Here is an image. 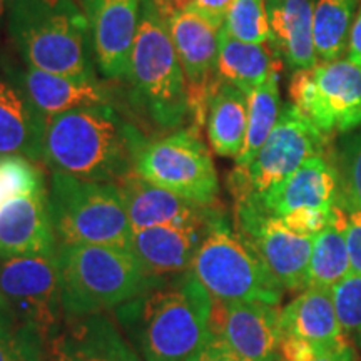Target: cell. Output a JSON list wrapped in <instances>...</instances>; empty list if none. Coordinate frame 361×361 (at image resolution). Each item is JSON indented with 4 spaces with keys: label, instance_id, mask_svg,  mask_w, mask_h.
Segmentation results:
<instances>
[{
    "label": "cell",
    "instance_id": "cell-1",
    "mask_svg": "<svg viewBox=\"0 0 361 361\" xmlns=\"http://www.w3.org/2000/svg\"><path fill=\"white\" fill-rule=\"evenodd\" d=\"M146 142L114 107L97 104L49 117L42 162L52 173L117 184L135 171Z\"/></svg>",
    "mask_w": 361,
    "mask_h": 361
},
{
    "label": "cell",
    "instance_id": "cell-2",
    "mask_svg": "<svg viewBox=\"0 0 361 361\" xmlns=\"http://www.w3.org/2000/svg\"><path fill=\"white\" fill-rule=\"evenodd\" d=\"M214 300L191 271L117 308L144 361H186L207 343Z\"/></svg>",
    "mask_w": 361,
    "mask_h": 361
},
{
    "label": "cell",
    "instance_id": "cell-3",
    "mask_svg": "<svg viewBox=\"0 0 361 361\" xmlns=\"http://www.w3.org/2000/svg\"><path fill=\"white\" fill-rule=\"evenodd\" d=\"M8 30L34 69L97 78L89 24L78 0H12Z\"/></svg>",
    "mask_w": 361,
    "mask_h": 361
},
{
    "label": "cell",
    "instance_id": "cell-4",
    "mask_svg": "<svg viewBox=\"0 0 361 361\" xmlns=\"http://www.w3.org/2000/svg\"><path fill=\"white\" fill-rule=\"evenodd\" d=\"M57 256L66 318L116 310L162 281L126 246L57 245Z\"/></svg>",
    "mask_w": 361,
    "mask_h": 361
},
{
    "label": "cell",
    "instance_id": "cell-5",
    "mask_svg": "<svg viewBox=\"0 0 361 361\" xmlns=\"http://www.w3.org/2000/svg\"><path fill=\"white\" fill-rule=\"evenodd\" d=\"M128 78L135 102L156 126L176 129L186 121L191 112L186 74L156 0H142Z\"/></svg>",
    "mask_w": 361,
    "mask_h": 361
},
{
    "label": "cell",
    "instance_id": "cell-6",
    "mask_svg": "<svg viewBox=\"0 0 361 361\" xmlns=\"http://www.w3.org/2000/svg\"><path fill=\"white\" fill-rule=\"evenodd\" d=\"M189 271L213 300L224 303L261 301L276 306L284 291L255 246L233 228L221 209L207 226Z\"/></svg>",
    "mask_w": 361,
    "mask_h": 361
},
{
    "label": "cell",
    "instance_id": "cell-7",
    "mask_svg": "<svg viewBox=\"0 0 361 361\" xmlns=\"http://www.w3.org/2000/svg\"><path fill=\"white\" fill-rule=\"evenodd\" d=\"M47 206L57 245L129 247L134 229L117 184L52 173Z\"/></svg>",
    "mask_w": 361,
    "mask_h": 361
},
{
    "label": "cell",
    "instance_id": "cell-8",
    "mask_svg": "<svg viewBox=\"0 0 361 361\" xmlns=\"http://www.w3.org/2000/svg\"><path fill=\"white\" fill-rule=\"evenodd\" d=\"M326 135L295 104H284L278 123L258 154L245 168H236L229 178L234 201L258 197L295 173L303 162L323 154Z\"/></svg>",
    "mask_w": 361,
    "mask_h": 361
},
{
    "label": "cell",
    "instance_id": "cell-9",
    "mask_svg": "<svg viewBox=\"0 0 361 361\" xmlns=\"http://www.w3.org/2000/svg\"><path fill=\"white\" fill-rule=\"evenodd\" d=\"M135 173L176 196L211 206L218 200L219 179L207 147L189 130L146 142L135 161Z\"/></svg>",
    "mask_w": 361,
    "mask_h": 361
},
{
    "label": "cell",
    "instance_id": "cell-10",
    "mask_svg": "<svg viewBox=\"0 0 361 361\" xmlns=\"http://www.w3.org/2000/svg\"><path fill=\"white\" fill-rule=\"evenodd\" d=\"M290 97L324 135L351 133L361 126V66L338 59L296 71Z\"/></svg>",
    "mask_w": 361,
    "mask_h": 361
},
{
    "label": "cell",
    "instance_id": "cell-11",
    "mask_svg": "<svg viewBox=\"0 0 361 361\" xmlns=\"http://www.w3.org/2000/svg\"><path fill=\"white\" fill-rule=\"evenodd\" d=\"M0 301L51 345L66 322L57 252L0 261Z\"/></svg>",
    "mask_w": 361,
    "mask_h": 361
},
{
    "label": "cell",
    "instance_id": "cell-12",
    "mask_svg": "<svg viewBox=\"0 0 361 361\" xmlns=\"http://www.w3.org/2000/svg\"><path fill=\"white\" fill-rule=\"evenodd\" d=\"M236 221L238 231L255 246L284 290H306L313 238L293 233L281 218L251 201L236 202Z\"/></svg>",
    "mask_w": 361,
    "mask_h": 361
},
{
    "label": "cell",
    "instance_id": "cell-13",
    "mask_svg": "<svg viewBox=\"0 0 361 361\" xmlns=\"http://www.w3.org/2000/svg\"><path fill=\"white\" fill-rule=\"evenodd\" d=\"M168 29L178 52L179 62L186 74L191 111H196L197 121H202L211 90L218 78L219 30L209 20L192 8H178L164 13Z\"/></svg>",
    "mask_w": 361,
    "mask_h": 361
},
{
    "label": "cell",
    "instance_id": "cell-14",
    "mask_svg": "<svg viewBox=\"0 0 361 361\" xmlns=\"http://www.w3.org/2000/svg\"><path fill=\"white\" fill-rule=\"evenodd\" d=\"M211 331L245 361H278L281 324L276 306L261 301H216Z\"/></svg>",
    "mask_w": 361,
    "mask_h": 361
},
{
    "label": "cell",
    "instance_id": "cell-15",
    "mask_svg": "<svg viewBox=\"0 0 361 361\" xmlns=\"http://www.w3.org/2000/svg\"><path fill=\"white\" fill-rule=\"evenodd\" d=\"M89 24L94 62L107 79L128 78L142 0H78Z\"/></svg>",
    "mask_w": 361,
    "mask_h": 361
},
{
    "label": "cell",
    "instance_id": "cell-16",
    "mask_svg": "<svg viewBox=\"0 0 361 361\" xmlns=\"http://www.w3.org/2000/svg\"><path fill=\"white\" fill-rule=\"evenodd\" d=\"M340 191L336 166L323 152L310 157L269 191L243 201L255 202L269 214L283 218L300 209H331L338 204Z\"/></svg>",
    "mask_w": 361,
    "mask_h": 361
},
{
    "label": "cell",
    "instance_id": "cell-17",
    "mask_svg": "<svg viewBox=\"0 0 361 361\" xmlns=\"http://www.w3.org/2000/svg\"><path fill=\"white\" fill-rule=\"evenodd\" d=\"M45 126L47 117L30 97L24 74L0 71V156L42 161Z\"/></svg>",
    "mask_w": 361,
    "mask_h": 361
},
{
    "label": "cell",
    "instance_id": "cell-18",
    "mask_svg": "<svg viewBox=\"0 0 361 361\" xmlns=\"http://www.w3.org/2000/svg\"><path fill=\"white\" fill-rule=\"evenodd\" d=\"M123 192L126 209L133 229L173 226V228H194L211 221L218 207L201 206L176 196L156 184L149 183L133 171L117 183Z\"/></svg>",
    "mask_w": 361,
    "mask_h": 361
},
{
    "label": "cell",
    "instance_id": "cell-19",
    "mask_svg": "<svg viewBox=\"0 0 361 361\" xmlns=\"http://www.w3.org/2000/svg\"><path fill=\"white\" fill-rule=\"evenodd\" d=\"M57 252L47 192L17 196L0 206V261Z\"/></svg>",
    "mask_w": 361,
    "mask_h": 361
},
{
    "label": "cell",
    "instance_id": "cell-20",
    "mask_svg": "<svg viewBox=\"0 0 361 361\" xmlns=\"http://www.w3.org/2000/svg\"><path fill=\"white\" fill-rule=\"evenodd\" d=\"M49 361H142L106 313L66 318L49 345Z\"/></svg>",
    "mask_w": 361,
    "mask_h": 361
},
{
    "label": "cell",
    "instance_id": "cell-21",
    "mask_svg": "<svg viewBox=\"0 0 361 361\" xmlns=\"http://www.w3.org/2000/svg\"><path fill=\"white\" fill-rule=\"evenodd\" d=\"M209 223L194 228L156 226L134 229L129 239V250L149 276L159 279L174 274L178 276L191 269Z\"/></svg>",
    "mask_w": 361,
    "mask_h": 361
},
{
    "label": "cell",
    "instance_id": "cell-22",
    "mask_svg": "<svg viewBox=\"0 0 361 361\" xmlns=\"http://www.w3.org/2000/svg\"><path fill=\"white\" fill-rule=\"evenodd\" d=\"M283 338L305 341L318 351L345 348L351 341L343 333L331 290L306 288L279 313Z\"/></svg>",
    "mask_w": 361,
    "mask_h": 361
},
{
    "label": "cell",
    "instance_id": "cell-23",
    "mask_svg": "<svg viewBox=\"0 0 361 361\" xmlns=\"http://www.w3.org/2000/svg\"><path fill=\"white\" fill-rule=\"evenodd\" d=\"M273 51L293 71L318 64L313 42V0H266Z\"/></svg>",
    "mask_w": 361,
    "mask_h": 361
},
{
    "label": "cell",
    "instance_id": "cell-24",
    "mask_svg": "<svg viewBox=\"0 0 361 361\" xmlns=\"http://www.w3.org/2000/svg\"><path fill=\"white\" fill-rule=\"evenodd\" d=\"M24 82L35 106L47 119L80 107L107 104L111 97L97 78H72L29 67L24 72Z\"/></svg>",
    "mask_w": 361,
    "mask_h": 361
},
{
    "label": "cell",
    "instance_id": "cell-25",
    "mask_svg": "<svg viewBox=\"0 0 361 361\" xmlns=\"http://www.w3.org/2000/svg\"><path fill=\"white\" fill-rule=\"evenodd\" d=\"M247 128V94L219 80L207 99V137L218 156L241 154Z\"/></svg>",
    "mask_w": 361,
    "mask_h": 361
},
{
    "label": "cell",
    "instance_id": "cell-26",
    "mask_svg": "<svg viewBox=\"0 0 361 361\" xmlns=\"http://www.w3.org/2000/svg\"><path fill=\"white\" fill-rule=\"evenodd\" d=\"M216 69L219 80L236 85L247 94L278 72V64L273 51L264 44L243 42L231 37L221 27Z\"/></svg>",
    "mask_w": 361,
    "mask_h": 361
},
{
    "label": "cell",
    "instance_id": "cell-27",
    "mask_svg": "<svg viewBox=\"0 0 361 361\" xmlns=\"http://www.w3.org/2000/svg\"><path fill=\"white\" fill-rule=\"evenodd\" d=\"M346 221H348L346 209L336 204L329 224L313 238L306 288L333 290L341 279L351 273L348 246H346Z\"/></svg>",
    "mask_w": 361,
    "mask_h": 361
},
{
    "label": "cell",
    "instance_id": "cell-28",
    "mask_svg": "<svg viewBox=\"0 0 361 361\" xmlns=\"http://www.w3.org/2000/svg\"><path fill=\"white\" fill-rule=\"evenodd\" d=\"M358 0H313V42L318 62L338 61L348 47Z\"/></svg>",
    "mask_w": 361,
    "mask_h": 361
},
{
    "label": "cell",
    "instance_id": "cell-29",
    "mask_svg": "<svg viewBox=\"0 0 361 361\" xmlns=\"http://www.w3.org/2000/svg\"><path fill=\"white\" fill-rule=\"evenodd\" d=\"M281 112L279 97V71L271 74L263 84L247 92V128L241 154L236 157V168H245L258 154L268 139Z\"/></svg>",
    "mask_w": 361,
    "mask_h": 361
},
{
    "label": "cell",
    "instance_id": "cell-30",
    "mask_svg": "<svg viewBox=\"0 0 361 361\" xmlns=\"http://www.w3.org/2000/svg\"><path fill=\"white\" fill-rule=\"evenodd\" d=\"M0 361H49V343L34 324L0 301Z\"/></svg>",
    "mask_w": 361,
    "mask_h": 361
},
{
    "label": "cell",
    "instance_id": "cell-31",
    "mask_svg": "<svg viewBox=\"0 0 361 361\" xmlns=\"http://www.w3.org/2000/svg\"><path fill=\"white\" fill-rule=\"evenodd\" d=\"M223 29L243 42H269L271 30L266 4L263 0H233L226 13Z\"/></svg>",
    "mask_w": 361,
    "mask_h": 361
},
{
    "label": "cell",
    "instance_id": "cell-32",
    "mask_svg": "<svg viewBox=\"0 0 361 361\" xmlns=\"http://www.w3.org/2000/svg\"><path fill=\"white\" fill-rule=\"evenodd\" d=\"M45 191L42 169L24 156H0V206L17 196Z\"/></svg>",
    "mask_w": 361,
    "mask_h": 361
},
{
    "label": "cell",
    "instance_id": "cell-33",
    "mask_svg": "<svg viewBox=\"0 0 361 361\" xmlns=\"http://www.w3.org/2000/svg\"><path fill=\"white\" fill-rule=\"evenodd\" d=\"M336 171L345 206L361 211V133L348 134L340 142Z\"/></svg>",
    "mask_w": 361,
    "mask_h": 361
},
{
    "label": "cell",
    "instance_id": "cell-34",
    "mask_svg": "<svg viewBox=\"0 0 361 361\" xmlns=\"http://www.w3.org/2000/svg\"><path fill=\"white\" fill-rule=\"evenodd\" d=\"M341 329L361 348V274L350 273L331 290Z\"/></svg>",
    "mask_w": 361,
    "mask_h": 361
},
{
    "label": "cell",
    "instance_id": "cell-35",
    "mask_svg": "<svg viewBox=\"0 0 361 361\" xmlns=\"http://www.w3.org/2000/svg\"><path fill=\"white\" fill-rule=\"evenodd\" d=\"M156 4L159 6L162 16L178 8H192L214 27L221 29L233 0H156Z\"/></svg>",
    "mask_w": 361,
    "mask_h": 361
},
{
    "label": "cell",
    "instance_id": "cell-36",
    "mask_svg": "<svg viewBox=\"0 0 361 361\" xmlns=\"http://www.w3.org/2000/svg\"><path fill=\"white\" fill-rule=\"evenodd\" d=\"M333 211H335V207H331V209H300L283 216L281 221L293 233L300 234V236L314 238L329 224L333 218Z\"/></svg>",
    "mask_w": 361,
    "mask_h": 361
},
{
    "label": "cell",
    "instance_id": "cell-37",
    "mask_svg": "<svg viewBox=\"0 0 361 361\" xmlns=\"http://www.w3.org/2000/svg\"><path fill=\"white\" fill-rule=\"evenodd\" d=\"M346 246H348L351 273L361 274V211L350 209L346 221Z\"/></svg>",
    "mask_w": 361,
    "mask_h": 361
},
{
    "label": "cell",
    "instance_id": "cell-38",
    "mask_svg": "<svg viewBox=\"0 0 361 361\" xmlns=\"http://www.w3.org/2000/svg\"><path fill=\"white\" fill-rule=\"evenodd\" d=\"M186 361H245L233 353L223 341L216 336H211L207 343L201 346L196 353H192Z\"/></svg>",
    "mask_w": 361,
    "mask_h": 361
},
{
    "label": "cell",
    "instance_id": "cell-39",
    "mask_svg": "<svg viewBox=\"0 0 361 361\" xmlns=\"http://www.w3.org/2000/svg\"><path fill=\"white\" fill-rule=\"evenodd\" d=\"M346 51H348V61L361 66V7L355 16L353 25H351Z\"/></svg>",
    "mask_w": 361,
    "mask_h": 361
},
{
    "label": "cell",
    "instance_id": "cell-40",
    "mask_svg": "<svg viewBox=\"0 0 361 361\" xmlns=\"http://www.w3.org/2000/svg\"><path fill=\"white\" fill-rule=\"evenodd\" d=\"M300 361H356V353L351 348V345H348L345 348L333 351H316V353L306 356L305 360Z\"/></svg>",
    "mask_w": 361,
    "mask_h": 361
},
{
    "label": "cell",
    "instance_id": "cell-41",
    "mask_svg": "<svg viewBox=\"0 0 361 361\" xmlns=\"http://www.w3.org/2000/svg\"><path fill=\"white\" fill-rule=\"evenodd\" d=\"M12 0H0V25H2L4 19H6V13L11 8Z\"/></svg>",
    "mask_w": 361,
    "mask_h": 361
},
{
    "label": "cell",
    "instance_id": "cell-42",
    "mask_svg": "<svg viewBox=\"0 0 361 361\" xmlns=\"http://www.w3.org/2000/svg\"><path fill=\"white\" fill-rule=\"evenodd\" d=\"M263 2H264V0H263Z\"/></svg>",
    "mask_w": 361,
    "mask_h": 361
}]
</instances>
